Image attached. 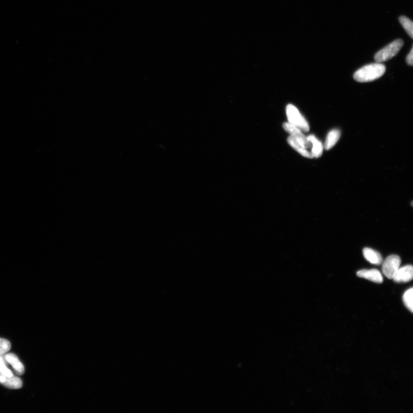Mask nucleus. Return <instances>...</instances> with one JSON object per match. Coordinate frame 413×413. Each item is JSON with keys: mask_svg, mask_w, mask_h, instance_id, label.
<instances>
[{"mask_svg": "<svg viewBox=\"0 0 413 413\" xmlns=\"http://www.w3.org/2000/svg\"><path fill=\"white\" fill-rule=\"evenodd\" d=\"M385 71V66L381 64H370L358 70L354 74V78L359 82H369L381 78Z\"/></svg>", "mask_w": 413, "mask_h": 413, "instance_id": "obj_1", "label": "nucleus"}, {"mask_svg": "<svg viewBox=\"0 0 413 413\" xmlns=\"http://www.w3.org/2000/svg\"><path fill=\"white\" fill-rule=\"evenodd\" d=\"M286 112L289 122L303 132L309 131V126L305 118L295 106L290 104L286 107Z\"/></svg>", "mask_w": 413, "mask_h": 413, "instance_id": "obj_2", "label": "nucleus"}, {"mask_svg": "<svg viewBox=\"0 0 413 413\" xmlns=\"http://www.w3.org/2000/svg\"><path fill=\"white\" fill-rule=\"evenodd\" d=\"M403 42L401 39L394 41L383 49L378 51L374 56L377 63L381 64L393 58L401 49Z\"/></svg>", "mask_w": 413, "mask_h": 413, "instance_id": "obj_3", "label": "nucleus"}, {"mask_svg": "<svg viewBox=\"0 0 413 413\" xmlns=\"http://www.w3.org/2000/svg\"><path fill=\"white\" fill-rule=\"evenodd\" d=\"M401 258L397 255L389 256L382 264V272L388 279H393L394 276L400 267Z\"/></svg>", "mask_w": 413, "mask_h": 413, "instance_id": "obj_4", "label": "nucleus"}, {"mask_svg": "<svg viewBox=\"0 0 413 413\" xmlns=\"http://www.w3.org/2000/svg\"><path fill=\"white\" fill-rule=\"evenodd\" d=\"M283 128H284L286 132L290 133L291 136L295 138L302 146L308 149V150H309V149L311 150V143L307 140V137L304 135L300 129L293 126L290 122H285L283 124Z\"/></svg>", "mask_w": 413, "mask_h": 413, "instance_id": "obj_5", "label": "nucleus"}, {"mask_svg": "<svg viewBox=\"0 0 413 413\" xmlns=\"http://www.w3.org/2000/svg\"><path fill=\"white\" fill-rule=\"evenodd\" d=\"M5 361L10 364L18 376H22L25 373V368L15 354L7 353L3 355Z\"/></svg>", "mask_w": 413, "mask_h": 413, "instance_id": "obj_6", "label": "nucleus"}, {"mask_svg": "<svg viewBox=\"0 0 413 413\" xmlns=\"http://www.w3.org/2000/svg\"><path fill=\"white\" fill-rule=\"evenodd\" d=\"M413 267L412 265H406L398 269L393 280L397 283L408 282L412 280Z\"/></svg>", "mask_w": 413, "mask_h": 413, "instance_id": "obj_7", "label": "nucleus"}, {"mask_svg": "<svg viewBox=\"0 0 413 413\" xmlns=\"http://www.w3.org/2000/svg\"><path fill=\"white\" fill-rule=\"evenodd\" d=\"M359 277L364 278L377 284H382L383 278L382 274L377 270H363L357 273Z\"/></svg>", "mask_w": 413, "mask_h": 413, "instance_id": "obj_8", "label": "nucleus"}, {"mask_svg": "<svg viewBox=\"0 0 413 413\" xmlns=\"http://www.w3.org/2000/svg\"><path fill=\"white\" fill-rule=\"evenodd\" d=\"M0 384L8 388L19 389L22 387L23 382L22 379L15 376L12 377L5 376L0 373Z\"/></svg>", "mask_w": 413, "mask_h": 413, "instance_id": "obj_9", "label": "nucleus"}, {"mask_svg": "<svg viewBox=\"0 0 413 413\" xmlns=\"http://www.w3.org/2000/svg\"><path fill=\"white\" fill-rule=\"evenodd\" d=\"M363 256L367 261L373 265H380L383 259L380 253L375 250L366 247L363 249Z\"/></svg>", "mask_w": 413, "mask_h": 413, "instance_id": "obj_10", "label": "nucleus"}, {"mask_svg": "<svg viewBox=\"0 0 413 413\" xmlns=\"http://www.w3.org/2000/svg\"><path fill=\"white\" fill-rule=\"evenodd\" d=\"M307 140L311 143V153L313 157L319 158L323 154L324 147L322 142L320 141L314 135L307 137Z\"/></svg>", "mask_w": 413, "mask_h": 413, "instance_id": "obj_11", "label": "nucleus"}, {"mask_svg": "<svg viewBox=\"0 0 413 413\" xmlns=\"http://www.w3.org/2000/svg\"><path fill=\"white\" fill-rule=\"evenodd\" d=\"M287 142L295 150L299 152L302 156L308 158H314L311 151L304 146H302V144L298 141L294 137L290 136L288 137Z\"/></svg>", "mask_w": 413, "mask_h": 413, "instance_id": "obj_12", "label": "nucleus"}, {"mask_svg": "<svg viewBox=\"0 0 413 413\" xmlns=\"http://www.w3.org/2000/svg\"><path fill=\"white\" fill-rule=\"evenodd\" d=\"M340 135V132L338 129H334L329 132L326 136L324 148L325 150H329L333 148L339 141Z\"/></svg>", "mask_w": 413, "mask_h": 413, "instance_id": "obj_13", "label": "nucleus"}, {"mask_svg": "<svg viewBox=\"0 0 413 413\" xmlns=\"http://www.w3.org/2000/svg\"><path fill=\"white\" fill-rule=\"evenodd\" d=\"M412 296H413L412 288H410V289L407 290L405 292L404 295H403V302H404V304L406 306V308L408 309H409L411 312H413Z\"/></svg>", "mask_w": 413, "mask_h": 413, "instance_id": "obj_14", "label": "nucleus"}, {"mask_svg": "<svg viewBox=\"0 0 413 413\" xmlns=\"http://www.w3.org/2000/svg\"><path fill=\"white\" fill-rule=\"evenodd\" d=\"M399 20L401 25L405 29L407 33V34L410 36L411 38H413V23L409 18L405 16H401Z\"/></svg>", "mask_w": 413, "mask_h": 413, "instance_id": "obj_15", "label": "nucleus"}, {"mask_svg": "<svg viewBox=\"0 0 413 413\" xmlns=\"http://www.w3.org/2000/svg\"><path fill=\"white\" fill-rule=\"evenodd\" d=\"M11 348V344L8 340L0 338V355L8 353Z\"/></svg>", "mask_w": 413, "mask_h": 413, "instance_id": "obj_16", "label": "nucleus"}, {"mask_svg": "<svg viewBox=\"0 0 413 413\" xmlns=\"http://www.w3.org/2000/svg\"><path fill=\"white\" fill-rule=\"evenodd\" d=\"M413 49H411V51L409 54L406 57V62L407 64L410 66L413 65Z\"/></svg>", "mask_w": 413, "mask_h": 413, "instance_id": "obj_17", "label": "nucleus"}]
</instances>
